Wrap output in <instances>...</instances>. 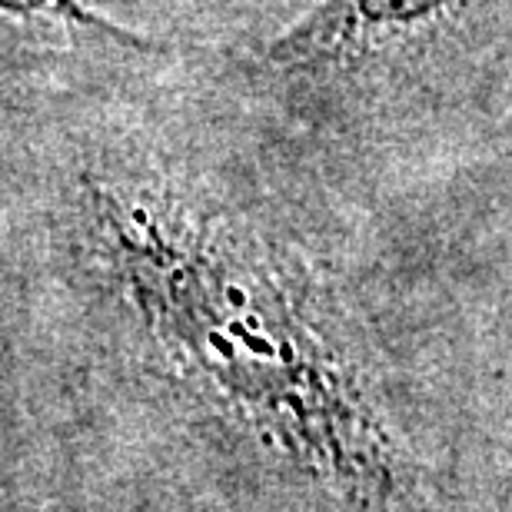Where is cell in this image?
Returning <instances> with one entry per match:
<instances>
[{
	"label": "cell",
	"instance_id": "obj_3",
	"mask_svg": "<svg viewBox=\"0 0 512 512\" xmlns=\"http://www.w3.org/2000/svg\"><path fill=\"white\" fill-rule=\"evenodd\" d=\"M0 20L7 77L110 70L173 50L104 17L87 0H0Z\"/></svg>",
	"mask_w": 512,
	"mask_h": 512
},
{
	"label": "cell",
	"instance_id": "obj_1",
	"mask_svg": "<svg viewBox=\"0 0 512 512\" xmlns=\"http://www.w3.org/2000/svg\"><path fill=\"white\" fill-rule=\"evenodd\" d=\"M207 54L7 80V213L94 363L306 512H426L386 366Z\"/></svg>",
	"mask_w": 512,
	"mask_h": 512
},
{
	"label": "cell",
	"instance_id": "obj_2",
	"mask_svg": "<svg viewBox=\"0 0 512 512\" xmlns=\"http://www.w3.org/2000/svg\"><path fill=\"white\" fill-rule=\"evenodd\" d=\"M503 0H316L250 60L270 104H360L466 47Z\"/></svg>",
	"mask_w": 512,
	"mask_h": 512
}]
</instances>
